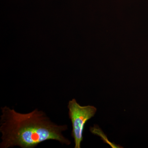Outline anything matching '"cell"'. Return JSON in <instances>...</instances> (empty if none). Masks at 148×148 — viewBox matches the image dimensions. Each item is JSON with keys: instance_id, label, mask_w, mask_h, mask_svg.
I'll return each instance as SVG.
<instances>
[{"instance_id": "obj_1", "label": "cell", "mask_w": 148, "mask_h": 148, "mask_svg": "<svg viewBox=\"0 0 148 148\" xmlns=\"http://www.w3.org/2000/svg\"><path fill=\"white\" fill-rule=\"evenodd\" d=\"M1 110L0 148H34L49 140L66 145L71 144L63 134L68 129V125L54 123L42 110L36 108L28 113H21L6 106L1 107Z\"/></svg>"}, {"instance_id": "obj_2", "label": "cell", "mask_w": 148, "mask_h": 148, "mask_svg": "<svg viewBox=\"0 0 148 148\" xmlns=\"http://www.w3.org/2000/svg\"><path fill=\"white\" fill-rule=\"evenodd\" d=\"M69 117L72 125L71 136L74 139L75 148H80L85 125L95 115L97 108L92 106H81L75 98L69 101Z\"/></svg>"}]
</instances>
